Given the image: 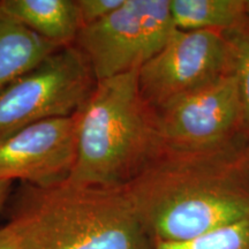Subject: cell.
<instances>
[{"label":"cell","mask_w":249,"mask_h":249,"mask_svg":"<svg viewBox=\"0 0 249 249\" xmlns=\"http://www.w3.org/2000/svg\"><path fill=\"white\" fill-rule=\"evenodd\" d=\"M247 144L208 151L164 147L124 187L152 245L191 240L249 217V182L240 165Z\"/></svg>","instance_id":"6da1fadb"},{"label":"cell","mask_w":249,"mask_h":249,"mask_svg":"<svg viewBox=\"0 0 249 249\" xmlns=\"http://www.w3.org/2000/svg\"><path fill=\"white\" fill-rule=\"evenodd\" d=\"M20 249H152L123 188L20 182L5 207Z\"/></svg>","instance_id":"7a4b0ae2"},{"label":"cell","mask_w":249,"mask_h":249,"mask_svg":"<svg viewBox=\"0 0 249 249\" xmlns=\"http://www.w3.org/2000/svg\"><path fill=\"white\" fill-rule=\"evenodd\" d=\"M139 71L97 81L77 111V154L66 183L124 188L164 150L154 108L139 88Z\"/></svg>","instance_id":"3957f363"},{"label":"cell","mask_w":249,"mask_h":249,"mask_svg":"<svg viewBox=\"0 0 249 249\" xmlns=\"http://www.w3.org/2000/svg\"><path fill=\"white\" fill-rule=\"evenodd\" d=\"M96 83L75 46L57 50L0 89V139L39 121L73 116Z\"/></svg>","instance_id":"277c9868"},{"label":"cell","mask_w":249,"mask_h":249,"mask_svg":"<svg viewBox=\"0 0 249 249\" xmlns=\"http://www.w3.org/2000/svg\"><path fill=\"white\" fill-rule=\"evenodd\" d=\"M174 30L170 0H124L107 18L81 28L73 45L101 81L139 71Z\"/></svg>","instance_id":"5b68a950"},{"label":"cell","mask_w":249,"mask_h":249,"mask_svg":"<svg viewBox=\"0 0 249 249\" xmlns=\"http://www.w3.org/2000/svg\"><path fill=\"white\" fill-rule=\"evenodd\" d=\"M222 31L174 30L164 48L139 70V88L154 111L232 73Z\"/></svg>","instance_id":"8992f818"},{"label":"cell","mask_w":249,"mask_h":249,"mask_svg":"<svg viewBox=\"0 0 249 249\" xmlns=\"http://www.w3.org/2000/svg\"><path fill=\"white\" fill-rule=\"evenodd\" d=\"M164 147L208 151L247 142L234 73L167 103L155 111Z\"/></svg>","instance_id":"52a82bcc"},{"label":"cell","mask_w":249,"mask_h":249,"mask_svg":"<svg viewBox=\"0 0 249 249\" xmlns=\"http://www.w3.org/2000/svg\"><path fill=\"white\" fill-rule=\"evenodd\" d=\"M79 118H52L0 139V181L53 187L70 178L77 154Z\"/></svg>","instance_id":"ba28073f"},{"label":"cell","mask_w":249,"mask_h":249,"mask_svg":"<svg viewBox=\"0 0 249 249\" xmlns=\"http://www.w3.org/2000/svg\"><path fill=\"white\" fill-rule=\"evenodd\" d=\"M0 12L59 48L73 45L81 29L76 0H0Z\"/></svg>","instance_id":"9c48e42d"},{"label":"cell","mask_w":249,"mask_h":249,"mask_svg":"<svg viewBox=\"0 0 249 249\" xmlns=\"http://www.w3.org/2000/svg\"><path fill=\"white\" fill-rule=\"evenodd\" d=\"M59 49L0 12V89Z\"/></svg>","instance_id":"30bf717a"},{"label":"cell","mask_w":249,"mask_h":249,"mask_svg":"<svg viewBox=\"0 0 249 249\" xmlns=\"http://www.w3.org/2000/svg\"><path fill=\"white\" fill-rule=\"evenodd\" d=\"M177 30L227 31L246 23L245 0H170Z\"/></svg>","instance_id":"8fae6325"},{"label":"cell","mask_w":249,"mask_h":249,"mask_svg":"<svg viewBox=\"0 0 249 249\" xmlns=\"http://www.w3.org/2000/svg\"><path fill=\"white\" fill-rule=\"evenodd\" d=\"M231 50L232 71L238 82L242 111V133L249 143V26L224 31Z\"/></svg>","instance_id":"7c38bea8"},{"label":"cell","mask_w":249,"mask_h":249,"mask_svg":"<svg viewBox=\"0 0 249 249\" xmlns=\"http://www.w3.org/2000/svg\"><path fill=\"white\" fill-rule=\"evenodd\" d=\"M152 249H249V217L191 240L154 244Z\"/></svg>","instance_id":"4fadbf2b"},{"label":"cell","mask_w":249,"mask_h":249,"mask_svg":"<svg viewBox=\"0 0 249 249\" xmlns=\"http://www.w3.org/2000/svg\"><path fill=\"white\" fill-rule=\"evenodd\" d=\"M124 0H76L81 28L103 20L120 7Z\"/></svg>","instance_id":"5bb4252c"},{"label":"cell","mask_w":249,"mask_h":249,"mask_svg":"<svg viewBox=\"0 0 249 249\" xmlns=\"http://www.w3.org/2000/svg\"><path fill=\"white\" fill-rule=\"evenodd\" d=\"M0 249H20L17 232L9 223L0 226Z\"/></svg>","instance_id":"9a60e30c"},{"label":"cell","mask_w":249,"mask_h":249,"mask_svg":"<svg viewBox=\"0 0 249 249\" xmlns=\"http://www.w3.org/2000/svg\"><path fill=\"white\" fill-rule=\"evenodd\" d=\"M13 181H0V213L5 210L9 196L13 192Z\"/></svg>","instance_id":"2e32d148"},{"label":"cell","mask_w":249,"mask_h":249,"mask_svg":"<svg viewBox=\"0 0 249 249\" xmlns=\"http://www.w3.org/2000/svg\"><path fill=\"white\" fill-rule=\"evenodd\" d=\"M240 165H241L242 172H244V176L246 177V179H247V181L249 182V143L246 145L244 150L241 152Z\"/></svg>","instance_id":"e0dca14e"},{"label":"cell","mask_w":249,"mask_h":249,"mask_svg":"<svg viewBox=\"0 0 249 249\" xmlns=\"http://www.w3.org/2000/svg\"><path fill=\"white\" fill-rule=\"evenodd\" d=\"M245 15H246V24L249 26V0H245Z\"/></svg>","instance_id":"ac0fdd59"}]
</instances>
